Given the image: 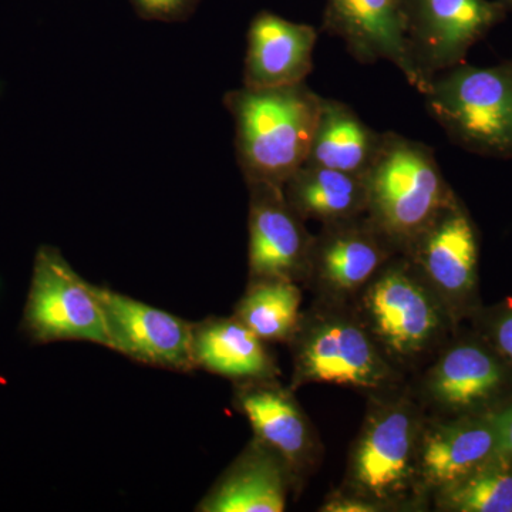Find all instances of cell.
I'll return each mask as SVG.
<instances>
[{
    "instance_id": "cell-1",
    "label": "cell",
    "mask_w": 512,
    "mask_h": 512,
    "mask_svg": "<svg viewBox=\"0 0 512 512\" xmlns=\"http://www.w3.org/2000/svg\"><path fill=\"white\" fill-rule=\"evenodd\" d=\"M225 109L235 123V151L248 183L284 187L308 160L322 97L305 82L274 89L229 90Z\"/></svg>"
},
{
    "instance_id": "cell-2",
    "label": "cell",
    "mask_w": 512,
    "mask_h": 512,
    "mask_svg": "<svg viewBox=\"0 0 512 512\" xmlns=\"http://www.w3.org/2000/svg\"><path fill=\"white\" fill-rule=\"evenodd\" d=\"M366 217L397 252L406 251L454 192L433 148L387 131L365 175Z\"/></svg>"
},
{
    "instance_id": "cell-3",
    "label": "cell",
    "mask_w": 512,
    "mask_h": 512,
    "mask_svg": "<svg viewBox=\"0 0 512 512\" xmlns=\"http://www.w3.org/2000/svg\"><path fill=\"white\" fill-rule=\"evenodd\" d=\"M423 96L431 119L457 146L512 158V62L494 67L457 64L437 74Z\"/></svg>"
},
{
    "instance_id": "cell-4",
    "label": "cell",
    "mask_w": 512,
    "mask_h": 512,
    "mask_svg": "<svg viewBox=\"0 0 512 512\" xmlns=\"http://www.w3.org/2000/svg\"><path fill=\"white\" fill-rule=\"evenodd\" d=\"M439 298L407 259L387 262L363 293L365 328L387 355L413 359L433 346L443 330Z\"/></svg>"
},
{
    "instance_id": "cell-5",
    "label": "cell",
    "mask_w": 512,
    "mask_h": 512,
    "mask_svg": "<svg viewBox=\"0 0 512 512\" xmlns=\"http://www.w3.org/2000/svg\"><path fill=\"white\" fill-rule=\"evenodd\" d=\"M420 437L419 419L409 403L373 410L350 457L348 483L353 495L377 507L404 500L417 487Z\"/></svg>"
},
{
    "instance_id": "cell-6",
    "label": "cell",
    "mask_w": 512,
    "mask_h": 512,
    "mask_svg": "<svg viewBox=\"0 0 512 512\" xmlns=\"http://www.w3.org/2000/svg\"><path fill=\"white\" fill-rule=\"evenodd\" d=\"M402 8L421 94L437 74L464 63L468 50L507 13L498 0H402Z\"/></svg>"
},
{
    "instance_id": "cell-7",
    "label": "cell",
    "mask_w": 512,
    "mask_h": 512,
    "mask_svg": "<svg viewBox=\"0 0 512 512\" xmlns=\"http://www.w3.org/2000/svg\"><path fill=\"white\" fill-rule=\"evenodd\" d=\"M25 326L39 342L73 340L110 349L93 284L77 274L62 252L50 245H42L36 252Z\"/></svg>"
},
{
    "instance_id": "cell-8",
    "label": "cell",
    "mask_w": 512,
    "mask_h": 512,
    "mask_svg": "<svg viewBox=\"0 0 512 512\" xmlns=\"http://www.w3.org/2000/svg\"><path fill=\"white\" fill-rule=\"evenodd\" d=\"M295 342L293 386L328 383L379 390L389 383L390 366L369 330L356 320L328 315L299 322Z\"/></svg>"
},
{
    "instance_id": "cell-9",
    "label": "cell",
    "mask_w": 512,
    "mask_h": 512,
    "mask_svg": "<svg viewBox=\"0 0 512 512\" xmlns=\"http://www.w3.org/2000/svg\"><path fill=\"white\" fill-rule=\"evenodd\" d=\"M93 291L111 350L158 369L197 370L192 359V323L104 286L93 284Z\"/></svg>"
},
{
    "instance_id": "cell-10",
    "label": "cell",
    "mask_w": 512,
    "mask_h": 512,
    "mask_svg": "<svg viewBox=\"0 0 512 512\" xmlns=\"http://www.w3.org/2000/svg\"><path fill=\"white\" fill-rule=\"evenodd\" d=\"M249 279L308 276L313 238L286 200L284 187L248 183Z\"/></svg>"
},
{
    "instance_id": "cell-11",
    "label": "cell",
    "mask_w": 512,
    "mask_h": 512,
    "mask_svg": "<svg viewBox=\"0 0 512 512\" xmlns=\"http://www.w3.org/2000/svg\"><path fill=\"white\" fill-rule=\"evenodd\" d=\"M403 254L426 284L443 298H464L476 286V229L456 195Z\"/></svg>"
},
{
    "instance_id": "cell-12",
    "label": "cell",
    "mask_w": 512,
    "mask_h": 512,
    "mask_svg": "<svg viewBox=\"0 0 512 512\" xmlns=\"http://www.w3.org/2000/svg\"><path fill=\"white\" fill-rule=\"evenodd\" d=\"M322 29L342 40L357 62L393 63L417 89L402 0H326Z\"/></svg>"
},
{
    "instance_id": "cell-13",
    "label": "cell",
    "mask_w": 512,
    "mask_h": 512,
    "mask_svg": "<svg viewBox=\"0 0 512 512\" xmlns=\"http://www.w3.org/2000/svg\"><path fill=\"white\" fill-rule=\"evenodd\" d=\"M396 249L365 215L326 224L313 238L308 276L335 296L365 288Z\"/></svg>"
},
{
    "instance_id": "cell-14",
    "label": "cell",
    "mask_w": 512,
    "mask_h": 512,
    "mask_svg": "<svg viewBox=\"0 0 512 512\" xmlns=\"http://www.w3.org/2000/svg\"><path fill=\"white\" fill-rule=\"evenodd\" d=\"M318 30L262 10L247 35L244 86L274 89L303 83L312 73Z\"/></svg>"
},
{
    "instance_id": "cell-15",
    "label": "cell",
    "mask_w": 512,
    "mask_h": 512,
    "mask_svg": "<svg viewBox=\"0 0 512 512\" xmlns=\"http://www.w3.org/2000/svg\"><path fill=\"white\" fill-rule=\"evenodd\" d=\"M500 456L494 416L431 426L420 437L417 485L439 493Z\"/></svg>"
},
{
    "instance_id": "cell-16",
    "label": "cell",
    "mask_w": 512,
    "mask_h": 512,
    "mask_svg": "<svg viewBox=\"0 0 512 512\" xmlns=\"http://www.w3.org/2000/svg\"><path fill=\"white\" fill-rule=\"evenodd\" d=\"M234 404L251 423L255 440L281 458L293 478L308 466L315 451L311 427L281 384L275 379L237 383Z\"/></svg>"
},
{
    "instance_id": "cell-17",
    "label": "cell",
    "mask_w": 512,
    "mask_h": 512,
    "mask_svg": "<svg viewBox=\"0 0 512 512\" xmlns=\"http://www.w3.org/2000/svg\"><path fill=\"white\" fill-rule=\"evenodd\" d=\"M293 477L275 453L252 441L198 503L200 512H282Z\"/></svg>"
},
{
    "instance_id": "cell-18",
    "label": "cell",
    "mask_w": 512,
    "mask_h": 512,
    "mask_svg": "<svg viewBox=\"0 0 512 512\" xmlns=\"http://www.w3.org/2000/svg\"><path fill=\"white\" fill-rule=\"evenodd\" d=\"M192 359L197 369L235 383L275 379L278 373L266 342L235 316L192 323Z\"/></svg>"
},
{
    "instance_id": "cell-19",
    "label": "cell",
    "mask_w": 512,
    "mask_h": 512,
    "mask_svg": "<svg viewBox=\"0 0 512 512\" xmlns=\"http://www.w3.org/2000/svg\"><path fill=\"white\" fill-rule=\"evenodd\" d=\"M383 143V133L367 126L339 100L322 97L311 151L305 164L365 177Z\"/></svg>"
},
{
    "instance_id": "cell-20",
    "label": "cell",
    "mask_w": 512,
    "mask_h": 512,
    "mask_svg": "<svg viewBox=\"0 0 512 512\" xmlns=\"http://www.w3.org/2000/svg\"><path fill=\"white\" fill-rule=\"evenodd\" d=\"M286 200L296 214L323 225L352 220L365 215V177L303 164L284 184Z\"/></svg>"
},
{
    "instance_id": "cell-21",
    "label": "cell",
    "mask_w": 512,
    "mask_h": 512,
    "mask_svg": "<svg viewBox=\"0 0 512 512\" xmlns=\"http://www.w3.org/2000/svg\"><path fill=\"white\" fill-rule=\"evenodd\" d=\"M504 370L490 352L477 345H458L431 370L430 396L446 409H476L500 392Z\"/></svg>"
},
{
    "instance_id": "cell-22",
    "label": "cell",
    "mask_w": 512,
    "mask_h": 512,
    "mask_svg": "<svg viewBox=\"0 0 512 512\" xmlns=\"http://www.w3.org/2000/svg\"><path fill=\"white\" fill-rule=\"evenodd\" d=\"M302 296L288 279H251L238 302L235 318L266 343L292 339L301 322Z\"/></svg>"
},
{
    "instance_id": "cell-23",
    "label": "cell",
    "mask_w": 512,
    "mask_h": 512,
    "mask_svg": "<svg viewBox=\"0 0 512 512\" xmlns=\"http://www.w3.org/2000/svg\"><path fill=\"white\" fill-rule=\"evenodd\" d=\"M437 495L443 510L512 512V461L497 457Z\"/></svg>"
},
{
    "instance_id": "cell-24",
    "label": "cell",
    "mask_w": 512,
    "mask_h": 512,
    "mask_svg": "<svg viewBox=\"0 0 512 512\" xmlns=\"http://www.w3.org/2000/svg\"><path fill=\"white\" fill-rule=\"evenodd\" d=\"M140 18L174 23L190 19L201 0H130Z\"/></svg>"
},
{
    "instance_id": "cell-25",
    "label": "cell",
    "mask_w": 512,
    "mask_h": 512,
    "mask_svg": "<svg viewBox=\"0 0 512 512\" xmlns=\"http://www.w3.org/2000/svg\"><path fill=\"white\" fill-rule=\"evenodd\" d=\"M379 510L377 505L355 497V495H340V497L332 498L329 503L320 508V511L326 512H375Z\"/></svg>"
},
{
    "instance_id": "cell-26",
    "label": "cell",
    "mask_w": 512,
    "mask_h": 512,
    "mask_svg": "<svg viewBox=\"0 0 512 512\" xmlns=\"http://www.w3.org/2000/svg\"><path fill=\"white\" fill-rule=\"evenodd\" d=\"M494 420L500 437L501 456L512 461V406L504 412L494 414Z\"/></svg>"
},
{
    "instance_id": "cell-27",
    "label": "cell",
    "mask_w": 512,
    "mask_h": 512,
    "mask_svg": "<svg viewBox=\"0 0 512 512\" xmlns=\"http://www.w3.org/2000/svg\"><path fill=\"white\" fill-rule=\"evenodd\" d=\"M495 340L498 348L512 362V311L501 316L495 326Z\"/></svg>"
},
{
    "instance_id": "cell-28",
    "label": "cell",
    "mask_w": 512,
    "mask_h": 512,
    "mask_svg": "<svg viewBox=\"0 0 512 512\" xmlns=\"http://www.w3.org/2000/svg\"><path fill=\"white\" fill-rule=\"evenodd\" d=\"M498 2L501 3V5L504 6L505 9L511 10L512 9V0H498Z\"/></svg>"
}]
</instances>
